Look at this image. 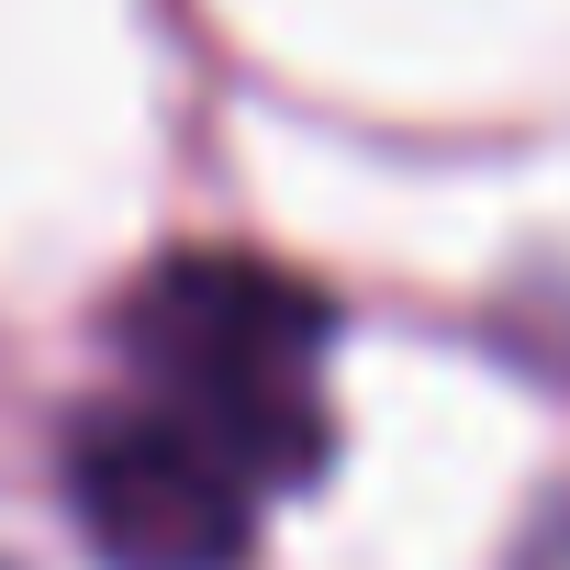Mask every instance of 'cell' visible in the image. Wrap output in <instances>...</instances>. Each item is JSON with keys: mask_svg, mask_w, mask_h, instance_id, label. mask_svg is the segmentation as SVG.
Listing matches in <instances>:
<instances>
[{"mask_svg": "<svg viewBox=\"0 0 570 570\" xmlns=\"http://www.w3.org/2000/svg\"><path fill=\"white\" fill-rule=\"evenodd\" d=\"M325 303L257 257H168L68 436V503L112 570H235L257 514L325 470Z\"/></svg>", "mask_w": 570, "mask_h": 570, "instance_id": "cell-1", "label": "cell"}]
</instances>
